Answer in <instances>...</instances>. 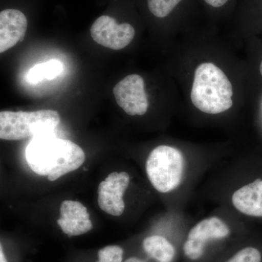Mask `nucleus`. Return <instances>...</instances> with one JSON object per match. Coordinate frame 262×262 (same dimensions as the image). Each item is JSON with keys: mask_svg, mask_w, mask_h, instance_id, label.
<instances>
[{"mask_svg": "<svg viewBox=\"0 0 262 262\" xmlns=\"http://www.w3.org/2000/svg\"><path fill=\"white\" fill-rule=\"evenodd\" d=\"M234 208L245 215L262 217V180L246 184L232 196Z\"/></svg>", "mask_w": 262, "mask_h": 262, "instance_id": "obj_11", "label": "nucleus"}, {"mask_svg": "<svg viewBox=\"0 0 262 262\" xmlns=\"http://www.w3.org/2000/svg\"><path fill=\"white\" fill-rule=\"evenodd\" d=\"M28 20L23 11L6 8L0 12V53L8 51L24 40Z\"/></svg>", "mask_w": 262, "mask_h": 262, "instance_id": "obj_9", "label": "nucleus"}, {"mask_svg": "<svg viewBox=\"0 0 262 262\" xmlns=\"http://www.w3.org/2000/svg\"><path fill=\"white\" fill-rule=\"evenodd\" d=\"M25 155L31 170L47 177L51 182L75 171L85 161V154L80 146L51 134L32 138Z\"/></svg>", "mask_w": 262, "mask_h": 262, "instance_id": "obj_1", "label": "nucleus"}, {"mask_svg": "<svg viewBox=\"0 0 262 262\" xmlns=\"http://www.w3.org/2000/svg\"><path fill=\"white\" fill-rule=\"evenodd\" d=\"M61 121L55 110L31 112L2 111L0 113V139L2 140H24L52 134Z\"/></svg>", "mask_w": 262, "mask_h": 262, "instance_id": "obj_3", "label": "nucleus"}, {"mask_svg": "<svg viewBox=\"0 0 262 262\" xmlns=\"http://www.w3.org/2000/svg\"><path fill=\"white\" fill-rule=\"evenodd\" d=\"M124 262H146L144 261V260L141 259V258H137V257H130L127 258Z\"/></svg>", "mask_w": 262, "mask_h": 262, "instance_id": "obj_19", "label": "nucleus"}, {"mask_svg": "<svg viewBox=\"0 0 262 262\" xmlns=\"http://www.w3.org/2000/svg\"><path fill=\"white\" fill-rule=\"evenodd\" d=\"M150 15L157 19H165L175 13L186 0H145Z\"/></svg>", "mask_w": 262, "mask_h": 262, "instance_id": "obj_14", "label": "nucleus"}, {"mask_svg": "<svg viewBox=\"0 0 262 262\" xmlns=\"http://www.w3.org/2000/svg\"><path fill=\"white\" fill-rule=\"evenodd\" d=\"M130 176L126 172H113L100 183L98 188V204L108 214L119 216L125 210L124 193L128 187Z\"/></svg>", "mask_w": 262, "mask_h": 262, "instance_id": "obj_8", "label": "nucleus"}, {"mask_svg": "<svg viewBox=\"0 0 262 262\" xmlns=\"http://www.w3.org/2000/svg\"><path fill=\"white\" fill-rule=\"evenodd\" d=\"M61 218L57 223L69 237L80 236L93 229L87 208L78 201H64L60 208Z\"/></svg>", "mask_w": 262, "mask_h": 262, "instance_id": "obj_10", "label": "nucleus"}, {"mask_svg": "<svg viewBox=\"0 0 262 262\" xmlns=\"http://www.w3.org/2000/svg\"><path fill=\"white\" fill-rule=\"evenodd\" d=\"M260 72H261V75L262 76V61L261 62V64H260Z\"/></svg>", "mask_w": 262, "mask_h": 262, "instance_id": "obj_20", "label": "nucleus"}, {"mask_svg": "<svg viewBox=\"0 0 262 262\" xmlns=\"http://www.w3.org/2000/svg\"><path fill=\"white\" fill-rule=\"evenodd\" d=\"M208 8L215 10H220L225 8L230 3L231 0H202Z\"/></svg>", "mask_w": 262, "mask_h": 262, "instance_id": "obj_17", "label": "nucleus"}, {"mask_svg": "<svg viewBox=\"0 0 262 262\" xmlns=\"http://www.w3.org/2000/svg\"><path fill=\"white\" fill-rule=\"evenodd\" d=\"M144 251L158 262H173L176 249L173 245L163 236L151 235L143 241Z\"/></svg>", "mask_w": 262, "mask_h": 262, "instance_id": "obj_12", "label": "nucleus"}, {"mask_svg": "<svg viewBox=\"0 0 262 262\" xmlns=\"http://www.w3.org/2000/svg\"><path fill=\"white\" fill-rule=\"evenodd\" d=\"M227 262H262V252L259 248L247 246L239 250Z\"/></svg>", "mask_w": 262, "mask_h": 262, "instance_id": "obj_15", "label": "nucleus"}, {"mask_svg": "<svg viewBox=\"0 0 262 262\" xmlns=\"http://www.w3.org/2000/svg\"><path fill=\"white\" fill-rule=\"evenodd\" d=\"M113 94L118 106L130 116L145 115L149 107L144 80L140 75H130L114 87Z\"/></svg>", "mask_w": 262, "mask_h": 262, "instance_id": "obj_7", "label": "nucleus"}, {"mask_svg": "<svg viewBox=\"0 0 262 262\" xmlns=\"http://www.w3.org/2000/svg\"><path fill=\"white\" fill-rule=\"evenodd\" d=\"M0 262H8V259H7L6 256H5L2 244L1 246H0Z\"/></svg>", "mask_w": 262, "mask_h": 262, "instance_id": "obj_18", "label": "nucleus"}, {"mask_svg": "<svg viewBox=\"0 0 262 262\" xmlns=\"http://www.w3.org/2000/svg\"><path fill=\"white\" fill-rule=\"evenodd\" d=\"M230 234V229L218 217H210L202 220L188 234L183 246L186 257L196 261L203 257L207 242L225 238Z\"/></svg>", "mask_w": 262, "mask_h": 262, "instance_id": "obj_6", "label": "nucleus"}, {"mask_svg": "<svg viewBox=\"0 0 262 262\" xmlns=\"http://www.w3.org/2000/svg\"><path fill=\"white\" fill-rule=\"evenodd\" d=\"M184 158L179 149L161 145L151 151L146 160L148 179L158 192L173 191L182 182Z\"/></svg>", "mask_w": 262, "mask_h": 262, "instance_id": "obj_4", "label": "nucleus"}, {"mask_svg": "<svg viewBox=\"0 0 262 262\" xmlns=\"http://www.w3.org/2000/svg\"><path fill=\"white\" fill-rule=\"evenodd\" d=\"M91 37L103 47L120 51L128 46L136 35V29L128 22L120 23L114 16L102 15L91 27Z\"/></svg>", "mask_w": 262, "mask_h": 262, "instance_id": "obj_5", "label": "nucleus"}, {"mask_svg": "<svg viewBox=\"0 0 262 262\" xmlns=\"http://www.w3.org/2000/svg\"><path fill=\"white\" fill-rule=\"evenodd\" d=\"M63 71L61 62L56 59L50 60L46 63H39L29 71V82L37 84L44 80H51L58 77Z\"/></svg>", "mask_w": 262, "mask_h": 262, "instance_id": "obj_13", "label": "nucleus"}, {"mask_svg": "<svg viewBox=\"0 0 262 262\" xmlns=\"http://www.w3.org/2000/svg\"><path fill=\"white\" fill-rule=\"evenodd\" d=\"M124 251L118 246H107L98 252L96 262H123Z\"/></svg>", "mask_w": 262, "mask_h": 262, "instance_id": "obj_16", "label": "nucleus"}, {"mask_svg": "<svg viewBox=\"0 0 262 262\" xmlns=\"http://www.w3.org/2000/svg\"><path fill=\"white\" fill-rule=\"evenodd\" d=\"M232 86L223 71L212 63H203L194 72L191 100L203 113L217 115L232 106Z\"/></svg>", "mask_w": 262, "mask_h": 262, "instance_id": "obj_2", "label": "nucleus"}]
</instances>
